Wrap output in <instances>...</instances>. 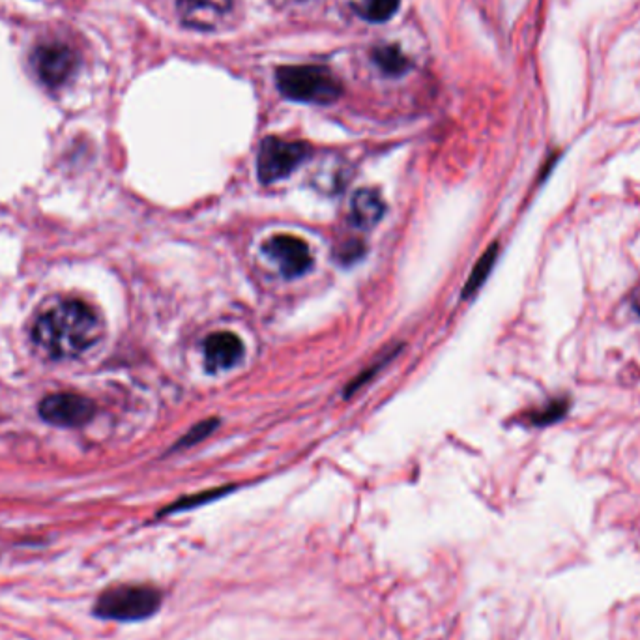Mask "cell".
I'll return each mask as SVG.
<instances>
[{
    "label": "cell",
    "mask_w": 640,
    "mask_h": 640,
    "mask_svg": "<svg viewBox=\"0 0 640 640\" xmlns=\"http://www.w3.org/2000/svg\"><path fill=\"white\" fill-rule=\"evenodd\" d=\"M633 309L639 313L640 317V287L635 291V294H633Z\"/></svg>",
    "instance_id": "ac0fdd59"
},
{
    "label": "cell",
    "mask_w": 640,
    "mask_h": 640,
    "mask_svg": "<svg viewBox=\"0 0 640 640\" xmlns=\"http://www.w3.org/2000/svg\"><path fill=\"white\" fill-rule=\"evenodd\" d=\"M40 414L45 422L59 427H81L94 418L96 407L83 395L55 393L42 401Z\"/></svg>",
    "instance_id": "52a82bcc"
},
{
    "label": "cell",
    "mask_w": 640,
    "mask_h": 640,
    "mask_svg": "<svg viewBox=\"0 0 640 640\" xmlns=\"http://www.w3.org/2000/svg\"><path fill=\"white\" fill-rule=\"evenodd\" d=\"M234 487H221V489H210V491H203V493H197V495L186 496V498H180L176 504L169 506L163 513H176V511L193 510V508H199L203 504L208 502H214L221 496L231 493Z\"/></svg>",
    "instance_id": "5bb4252c"
},
{
    "label": "cell",
    "mask_w": 640,
    "mask_h": 640,
    "mask_svg": "<svg viewBox=\"0 0 640 640\" xmlns=\"http://www.w3.org/2000/svg\"><path fill=\"white\" fill-rule=\"evenodd\" d=\"M262 251L276 262L285 277H300L313 266V255L302 238L292 234H277L264 242Z\"/></svg>",
    "instance_id": "8992f818"
},
{
    "label": "cell",
    "mask_w": 640,
    "mask_h": 640,
    "mask_svg": "<svg viewBox=\"0 0 640 640\" xmlns=\"http://www.w3.org/2000/svg\"><path fill=\"white\" fill-rule=\"evenodd\" d=\"M496 259H498V244H491V248L481 255L480 261L474 264L470 276L466 279L465 287H463V298H470V296H474L476 292L480 291L481 285L487 281L491 270L495 268Z\"/></svg>",
    "instance_id": "8fae6325"
},
{
    "label": "cell",
    "mask_w": 640,
    "mask_h": 640,
    "mask_svg": "<svg viewBox=\"0 0 640 640\" xmlns=\"http://www.w3.org/2000/svg\"><path fill=\"white\" fill-rule=\"evenodd\" d=\"M161 603L160 588L143 582H122L98 596L94 616L113 622H141L160 611Z\"/></svg>",
    "instance_id": "3957f363"
},
{
    "label": "cell",
    "mask_w": 640,
    "mask_h": 640,
    "mask_svg": "<svg viewBox=\"0 0 640 640\" xmlns=\"http://www.w3.org/2000/svg\"><path fill=\"white\" fill-rule=\"evenodd\" d=\"M386 212V204L375 188H364L352 195L350 201V221L358 229H373Z\"/></svg>",
    "instance_id": "30bf717a"
},
{
    "label": "cell",
    "mask_w": 640,
    "mask_h": 640,
    "mask_svg": "<svg viewBox=\"0 0 640 640\" xmlns=\"http://www.w3.org/2000/svg\"><path fill=\"white\" fill-rule=\"evenodd\" d=\"M233 12L234 0H178V15L190 29H219Z\"/></svg>",
    "instance_id": "ba28073f"
},
{
    "label": "cell",
    "mask_w": 640,
    "mask_h": 640,
    "mask_svg": "<svg viewBox=\"0 0 640 640\" xmlns=\"http://www.w3.org/2000/svg\"><path fill=\"white\" fill-rule=\"evenodd\" d=\"M373 62L379 66L386 75H401L408 70L410 62L408 57L401 53L397 45H382L373 51Z\"/></svg>",
    "instance_id": "7c38bea8"
},
{
    "label": "cell",
    "mask_w": 640,
    "mask_h": 640,
    "mask_svg": "<svg viewBox=\"0 0 640 640\" xmlns=\"http://www.w3.org/2000/svg\"><path fill=\"white\" fill-rule=\"evenodd\" d=\"M566 412H568L566 401H553L551 405L532 414V423L534 425H549V423L558 422L560 418H564Z\"/></svg>",
    "instance_id": "9a60e30c"
},
{
    "label": "cell",
    "mask_w": 640,
    "mask_h": 640,
    "mask_svg": "<svg viewBox=\"0 0 640 640\" xmlns=\"http://www.w3.org/2000/svg\"><path fill=\"white\" fill-rule=\"evenodd\" d=\"M276 81L279 92L294 102L328 105L343 92L341 83L322 66H285L277 70Z\"/></svg>",
    "instance_id": "277c9868"
},
{
    "label": "cell",
    "mask_w": 640,
    "mask_h": 640,
    "mask_svg": "<svg viewBox=\"0 0 640 640\" xmlns=\"http://www.w3.org/2000/svg\"><path fill=\"white\" fill-rule=\"evenodd\" d=\"M218 427V420H206V422L197 423L186 437L180 440L178 448H190L193 444H199L201 440L208 437L214 429Z\"/></svg>",
    "instance_id": "e0dca14e"
},
{
    "label": "cell",
    "mask_w": 640,
    "mask_h": 640,
    "mask_svg": "<svg viewBox=\"0 0 640 640\" xmlns=\"http://www.w3.org/2000/svg\"><path fill=\"white\" fill-rule=\"evenodd\" d=\"M244 358L242 339L231 332L212 334L204 341V365L208 373L227 371Z\"/></svg>",
    "instance_id": "9c48e42d"
},
{
    "label": "cell",
    "mask_w": 640,
    "mask_h": 640,
    "mask_svg": "<svg viewBox=\"0 0 640 640\" xmlns=\"http://www.w3.org/2000/svg\"><path fill=\"white\" fill-rule=\"evenodd\" d=\"M311 154V146L302 141L266 137L259 148L257 173L262 184H274L294 173Z\"/></svg>",
    "instance_id": "5b68a950"
},
{
    "label": "cell",
    "mask_w": 640,
    "mask_h": 640,
    "mask_svg": "<svg viewBox=\"0 0 640 640\" xmlns=\"http://www.w3.org/2000/svg\"><path fill=\"white\" fill-rule=\"evenodd\" d=\"M29 68L36 81L49 90L66 87L81 68V51L64 34H47L32 45Z\"/></svg>",
    "instance_id": "7a4b0ae2"
},
{
    "label": "cell",
    "mask_w": 640,
    "mask_h": 640,
    "mask_svg": "<svg viewBox=\"0 0 640 640\" xmlns=\"http://www.w3.org/2000/svg\"><path fill=\"white\" fill-rule=\"evenodd\" d=\"M401 0H360L356 4V12L371 23L388 21L399 10Z\"/></svg>",
    "instance_id": "4fadbf2b"
},
{
    "label": "cell",
    "mask_w": 640,
    "mask_h": 640,
    "mask_svg": "<svg viewBox=\"0 0 640 640\" xmlns=\"http://www.w3.org/2000/svg\"><path fill=\"white\" fill-rule=\"evenodd\" d=\"M393 354H397V350H395V352H393V350H390V352L382 354V356H380L379 360H377L375 364H371V367H365L364 371H362V373H360V375H358L356 379L350 382L349 388H347V392H345V395H347V397H350V393H354L356 392V390H358V388H362L367 380L371 379V377H373L375 373H379L380 369L384 367V364H388V362L392 360Z\"/></svg>",
    "instance_id": "2e32d148"
},
{
    "label": "cell",
    "mask_w": 640,
    "mask_h": 640,
    "mask_svg": "<svg viewBox=\"0 0 640 640\" xmlns=\"http://www.w3.org/2000/svg\"><path fill=\"white\" fill-rule=\"evenodd\" d=\"M102 320L77 300H59L45 307L32 326L36 349L51 360H73L102 339Z\"/></svg>",
    "instance_id": "6da1fadb"
}]
</instances>
